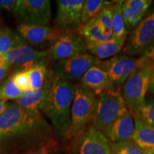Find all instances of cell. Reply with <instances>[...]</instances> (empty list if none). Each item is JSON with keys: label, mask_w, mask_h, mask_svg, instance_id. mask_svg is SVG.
<instances>
[{"label": "cell", "mask_w": 154, "mask_h": 154, "mask_svg": "<svg viewBox=\"0 0 154 154\" xmlns=\"http://www.w3.org/2000/svg\"><path fill=\"white\" fill-rule=\"evenodd\" d=\"M57 137L40 111L9 102L0 117V154H17L45 145Z\"/></svg>", "instance_id": "6da1fadb"}, {"label": "cell", "mask_w": 154, "mask_h": 154, "mask_svg": "<svg viewBox=\"0 0 154 154\" xmlns=\"http://www.w3.org/2000/svg\"><path fill=\"white\" fill-rule=\"evenodd\" d=\"M76 84L55 77L40 112L51 123L58 139L65 141L71 123V109Z\"/></svg>", "instance_id": "7a4b0ae2"}, {"label": "cell", "mask_w": 154, "mask_h": 154, "mask_svg": "<svg viewBox=\"0 0 154 154\" xmlns=\"http://www.w3.org/2000/svg\"><path fill=\"white\" fill-rule=\"evenodd\" d=\"M96 97L87 88L76 84L71 109V123L65 142L77 140L91 126Z\"/></svg>", "instance_id": "3957f363"}, {"label": "cell", "mask_w": 154, "mask_h": 154, "mask_svg": "<svg viewBox=\"0 0 154 154\" xmlns=\"http://www.w3.org/2000/svg\"><path fill=\"white\" fill-rule=\"evenodd\" d=\"M154 73V62L147 63L138 68L123 84L121 94L133 116L140 113Z\"/></svg>", "instance_id": "277c9868"}, {"label": "cell", "mask_w": 154, "mask_h": 154, "mask_svg": "<svg viewBox=\"0 0 154 154\" xmlns=\"http://www.w3.org/2000/svg\"><path fill=\"white\" fill-rule=\"evenodd\" d=\"M128 111L129 109L119 88L105 92L96 96L91 126L103 132L116 119Z\"/></svg>", "instance_id": "5b68a950"}, {"label": "cell", "mask_w": 154, "mask_h": 154, "mask_svg": "<svg viewBox=\"0 0 154 154\" xmlns=\"http://www.w3.org/2000/svg\"><path fill=\"white\" fill-rule=\"evenodd\" d=\"M101 60L89 53L82 54L51 63V69L57 78L66 82H79L91 67L99 66Z\"/></svg>", "instance_id": "8992f818"}, {"label": "cell", "mask_w": 154, "mask_h": 154, "mask_svg": "<svg viewBox=\"0 0 154 154\" xmlns=\"http://www.w3.org/2000/svg\"><path fill=\"white\" fill-rule=\"evenodd\" d=\"M140 57H134L124 52L101 61L99 66L105 71L116 87L123 85L139 67L146 64Z\"/></svg>", "instance_id": "52a82bcc"}, {"label": "cell", "mask_w": 154, "mask_h": 154, "mask_svg": "<svg viewBox=\"0 0 154 154\" xmlns=\"http://www.w3.org/2000/svg\"><path fill=\"white\" fill-rule=\"evenodd\" d=\"M154 40V7L131 32L122 52L140 57Z\"/></svg>", "instance_id": "ba28073f"}, {"label": "cell", "mask_w": 154, "mask_h": 154, "mask_svg": "<svg viewBox=\"0 0 154 154\" xmlns=\"http://www.w3.org/2000/svg\"><path fill=\"white\" fill-rule=\"evenodd\" d=\"M13 14L19 24L47 26L51 19L49 0H17Z\"/></svg>", "instance_id": "9c48e42d"}, {"label": "cell", "mask_w": 154, "mask_h": 154, "mask_svg": "<svg viewBox=\"0 0 154 154\" xmlns=\"http://www.w3.org/2000/svg\"><path fill=\"white\" fill-rule=\"evenodd\" d=\"M47 51V59L53 63L58 61L88 53L86 43L78 32H62Z\"/></svg>", "instance_id": "30bf717a"}, {"label": "cell", "mask_w": 154, "mask_h": 154, "mask_svg": "<svg viewBox=\"0 0 154 154\" xmlns=\"http://www.w3.org/2000/svg\"><path fill=\"white\" fill-rule=\"evenodd\" d=\"M2 59L10 67L11 74L28 71L36 63L48 60L47 51L34 49L25 41L14 47Z\"/></svg>", "instance_id": "8fae6325"}, {"label": "cell", "mask_w": 154, "mask_h": 154, "mask_svg": "<svg viewBox=\"0 0 154 154\" xmlns=\"http://www.w3.org/2000/svg\"><path fill=\"white\" fill-rule=\"evenodd\" d=\"M17 32L26 43L40 51H47L62 32L55 26L19 24Z\"/></svg>", "instance_id": "7c38bea8"}, {"label": "cell", "mask_w": 154, "mask_h": 154, "mask_svg": "<svg viewBox=\"0 0 154 154\" xmlns=\"http://www.w3.org/2000/svg\"><path fill=\"white\" fill-rule=\"evenodd\" d=\"M84 2V0L57 1L55 27L61 32H78L82 26L81 16Z\"/></svg>", "instance_id": "4fadbf2b"}, {"label": "cell", "mask_w": 154, "mask_h": 154, "mask_svg": "<svg viewBox=\"0 0 154 154\" xmlns=\"http://www.w3.org/2000/svg\"><path fill=\"white\" fill-rule=\"evenodd\" d=\"M113 144L104 134L90 126L78 138L79 154H113Z\"/></svg>", "instance_id": "5bb4252c"}, {"label": "cell", "mask_w": 154, "mask_h": 154, "mask_svg": "<svg viewBox=\"0 0 154 154\" xmlns=\"http://www.w3.org/2000/svg\"><path fill=\"white\" fill-rule=\"evenodd\" d=\"M79 84L91 91L96 97L118 88L111 83L106 73L99 66H94L88 69L81 79Z\"/></svg>", "instance_id": "9a60e30c"}, {"label": "cell", "mask_w": 154, "mask_h": 154, "mask_svg": "<svg viewBox=\"0 0 154 154\" xmlns=\"http://www.w3.org/2000/svg\"><path fill=\"white\" fill-rule=\"evenodd\" d=\"M134 131V119L128 111L116 119L102 133L114 143L133 140Z\"/></svg>", "instance_id": "2e32d148"}, {"label": "cell", "mask_w": 154, "mask_h": 154, "mask_svg": "<svg viewBox=\"0 0 154 154\" xmlns=\"http://www.w3.org/2000/svg\"><path fill=\"white\" fill-rule=\"evenodd\" d=\"M55 77V74H54L41 88L25 91L18 99L12 102L26 110L40 111L42 106L51 90Z\"/></svg>", "instance_id": "e0dca14e"}, {"label": "cell", "mask_w": 154, "mask_h": 154, "mask_svg": "<svg viewBox=\"0 0 154 154\" xmlns=\"http://www.w3.org/2000/svg\"><path fill=\"white\" fill-rule=\"evenodd\" d=\"M126 37L114 38L111 37L105 42L98 43L86 42L87 51L90 54L99 59L106 60L119 54L121 50L124 49L126 44Z\"/></svg>", "instance_id": "ac0fdd59"}, {"label": "cell", "mask_w": 154, "mask_h": 154, "mask_svg": "<svg viewBox=\"0 0 154 154\" xmlns=\"http://www.w3.org/2000/svg\"><path fill=\"white\" fill-rule=\"evenodd\" d=\"M134 119L135 131L133 140L143 151L154 149V126L145 122L138 115Z\"/></svg>", "instance_id": "d6986e66"}, {"label": "cell", "mask_w": 154, "mask_h": 154, "mask_svg": "<svg viewBox=\"0 0 154 154\" xmlns=\"http://www.w3.org/2000/svg\"><path fill=\"white\" fill-rule=\"evenodd\" d=\"M32 90L41 88L53 76L51 63L48 60L38 62L28 70Z\"/></svg>", "instance_id": "ffe728a7"}, {"label": "cell", "mask_w": 154, "mask_h": 154, "mask_svg": "<svg viewBox=\"0 0 154 154\" xmlns=\"http://www.w3.org/2000/svg\"><path fill=\"white\" fill-rule=\"evenodd\" d=\"M24 41L18 32L2 25L0 26V57L7 54L14 47Z\"/></svg>", "instance_id": "44dd1931"}, {"label": "cell", "mask_w": 154, "mask_h": 154, "mask_svg": "<svg viewBox=\"0 0 154 154\" xmlns=\"http://www.w3.org/2000/svg\"><path fill=\"white\" fill-rule=\"evenodd\" d=\"M78 32L84 38L86 42H90V43L105 42L111 38L103 33L101 26L94 18L87 24L81 26V28L78 30Z\"/></svg>", "instance_id": "7402d4cb"}, {"label": "cell", "mask_w": 154, "mask_h": 154, "mask_svg": "<svg viewBox=\"0 0 154 154\" xmlns=\"http://www.w3.org/2000/svg\"><path fill=\"white\" fill-rule=\"evenodd\" d=\"M113 2L105 0H86L84 2L81 16L82 26L97 16L105 7L112 4Z\"/></svg>", "instance_id": "603a6c76"}, {"label": "cell", "mask_w": 154, "mask_h": 154, "mask_svg": "<svg viewBox=\"0 0 154 154\" xmlns=\"http://www.w3.org/2000/svg\"><path fill=\"white\" fill-rule=\"evenodd\" d=\"M123 1H116L113 2L112 17V37H127L128 30L121 14V5Z\"/></svg>", "instance_id": "cb8c5ba5"}, {"label": "cell", "mask_w": 154, "mask_h": 154, "mask_svg": "<svg viewBox=\"0 0 154 154\" xmlns=\"http://www.w3.org/2000/svg\"><path fill=\"white\" fill-rule=\"evenodd\" d=\"M23 93L16 86L11 75L0 84V99L3 101H14L18 99Z\"/></svg>", "instance_id": "d4e9b609"}, {"label": "cell", "mask_w": 154, "mask_h": 154, "mask_svg": "<svg viewBox=\"0 0 154 154\" xmlns=\"http://www.w3.org/2000/svg\"><path fill=\"white\" fill-rule=\"evenodd\" d=\"M153 3L151 0H127L124 1L125 5L131 14L138 20L141 21L148 14Z\"/></svg>", "instance_id": "484cf974"}, {"label": "cell", "mask_w": 154, "mask_h": 154, "mask_svg": "<svg viewBox=\"0 0 154 154\" xmlns=\"http://www.w3.org/2000/svg\"><path fill=\"white\" fill-rule=\"evenodd\" d=\"M113 2L102 10L95 18L106 35L112 37V17Z\"/></svg>", "instance_id": "4316f807"}, {"label": "cell", "mask_w": 154, "mask_h": 154, "mask_svg": "<svg viewBox=\"0 0 154 154\" xmlns=\"http://www.w3.org/2000/svg\"><path fill=\"white\" fill-rule=\"evenodd\" d=\"M113 154H144V151L133 140L113 144Z\"/></svg>", "instance_id": "83f0119b"}, {"label": "cell", "mask_w": 154, "mask_h": 154, "mask_svg": "<svg viewBox=\"0 0 154 154\" xmlns=\"http://www.w3.org/2000/svg\"><path fill=\"white\" fill-rule=\"evenodd\" d=\"M138 116L147 124L154 126V95L146 96L145 103Z\"/></svg>", "instance_id": "f1b7e54d"}, {"label": "cell", "mask_w": 154, "mask_h": 154, "mask_svg": "<svg viewBox=\"0 0 154 154\" xmlns=\"http://www.w3.org/2000/svg\"><path fill=\"white\" fill-rule=\"evenodd\" d=\"M11 76L16 86L21 91L25 92L32 90L28 71L16 72L11 74Z\"/></svg>", "instance_id": "f546056e"}, {"label": "cell", "mask_w": 154, "mask_h": 154, "mask_svg": "<svg viewBox=\"0 0 154 154\" xmlns=\"http://www.w3.org/2000/svg\"><path fill=\"white\" fill-rule=\"evenodd\" d=\"M58 138H54L51 141H49V143H46L45 145H43L40 147L36 148V149H33L29 150V151L22 152V153H19L17 154H48L51 148L53 147V146L57 143V141H59Z\"/></svg>", "instance_id": "4dcf8cb0"}, {"label": "cell", "mask_w": 154, "mask_h": 154, "mask_svg": "<svg viewBox=\"0 0 154 154\" xmlns=\"http://www.w3.org/2000/svg\"><path fill=\"white\" fill-rule=\"evenodd\" d=\"M11 75L10 67L4 61L2 57H0V84Z\"/></svg>", "instance_id": "1f68e13d"}, {"label": "cell", "mask_w": 154, "mask_h": 154, "mask_svg": "<svg viewBox=\"0 0 154 154\" xmlns=\"http://www.w3.org/2000/svg\"><path fill=\"white\" fill-rule=\"evenodd\" d=\"M140 58L145 63L154 62V40L147 50L140 56Z\"/></svg>", "instance_id": "d6a6232c"}, {"label": "cell", "mask_w": 154, "mask_h": 154, "mask_svg": "<svg viewBox=\"0 0 154 154\" xmlns=\"http://www.w3.org/2000/svg\"><path fill=\"white\" fill-rule=\"evenodd\" d=\"M63 149H64V154H79L78 139L65 142Z\"/></svg>", "instance_id": "836d02e7"}, {"label": "cell", "mask_w": 154, "mask_h": 154, "mask_svg": "<svg viewBox=\"0 0 154 154\" xmlns=\"http://www.w3.org/2000/svg\"><path fill=\"white\" fill-rule=\"evenodd\" d=\"M17 3V0H0V8L13 12Z\"/></svg>", "instance_id": "e575fe53"}, {"label": "cell", "mask_w": 154, "mask_h": 154, "mask_svg": "<svg viewBox=\"0 0 154 154\" xmlns=\"http://www.w3.org/2000/svg\"><path fill=\"white\" fill-rule=\"evenodd\" d=\"M48 154H64L63 145L61 144L60 140L57 141L51 148Z\"/></svg>", "instance_id": "d590c367"}, {"label": "cell", "mask_w": 154, "mask_h": 154, "mask_svg": "<svg viewBox=\"0 0 154 154\" xmlns=\"http://www.w3.org/2000/svg\"><path fill=\"white\" fill-rule=\"evenodd\" d=\"M9 101H5L0 99V117L2 116L9 107Z\"/></svg>", "instance_id": "8d00e7d4"}, {"label": "cell", "mask_w": 154, "mask_h": 154, "mask_svg": "<svg viewBox=\"0 0 154 154\" xmlns=\"http://www.w3.org/2000/svg\"><path fill=\"white\" fill-rule=\"evenodd\" d=\"M149 92L150 94L154 95V73H153V76H152L151 84H150V86L149 88Z\"/></svg>", "instance_id": "74e56055"}, {"label": "cell", "mask_w": 154, "mask_h": 154, "mask_svg": "<svg viewBox=\"0 0 154 154\" xmlns=\"http://www.w3.org/2000/svg\"><path fill=\"white\" fill-rule=\"evenodd\" d=\"M144 154H154V149H148L144 151Z\"/></svg>", "instance_id": "f35d334b"}, {"label": "cell", "mask_w": 154, "mask_h": 154, "mask_svg": "<svg viewBox=\"0 0 154 154\" xmlns=\"http://www.w3.org/2000/svg\"><path fill=\"white\" fill-rule=\"evenodd\" d=\"M2 26V24H1V23H0V26Z\"/></svg>", "instance_id": "ab89813d"}]
</instances>
